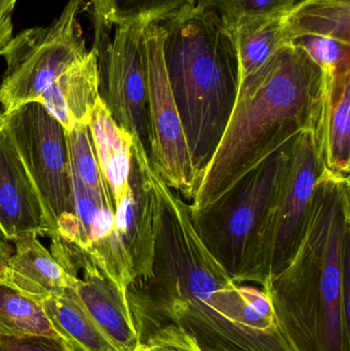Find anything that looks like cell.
Returning a JSON list of instances; mask_svg holds the SVG:
<instances>
[{
	"instance_id": "obj_1",
	"label": "cell",
	"mask_w": 350,
	"mask_h": 351,
	"mask_svg": "<svg viewBox=\"0 0 350 351\" xmlns=\"http://www.w3.org/2000/svg\"><path fill=\"white\" fill-rule=\"evenodd\" d=\"M158 221L151 276L127 290L134 321L155 309L181 326L203 348L244 351L253 333L244 301L232 280L199 239L190 204L166 185L154 168Z\"/></svg>"
},
{
	"instance_id": "obj_2",
	"label": "cell",
	"mask_w": 350,
	"mask_h": 351,
	"mask_svg": "<svg viewBox=\"0 0 350 351\" xmlns=\"http://www.w3.org/2000/svg\"><path fill=\"white\" fill-rule=\"evenodd\" d=\"M324 86L320 66L296 45L281 47L240 78L229 121L189 204L191 210L215 202L298 134L314 131Z\"/></svg>"
},
{
	"instance_id": "obj_3",
	"label": "cell",
	"mask_w": 350,
	"mask_h": 351,
	"mask_svg": "<svg viewBox=\"0 0 350 351\" xmlns=\"http://www.w3.org/2000/svg\"><path fill=\"white\" fill-rule=\"evenodd\" d=\"M263 290L291 351H349L350 202L318 189L291 262Z\"/></svg>"
},
{
	"instance_id": "obj_4",
	"label": "cell",
	"mask_w": 350,
	"mask_h": 351,
	"mask_svg": "<svg viewBox=\"0 0 350 351\" xmlns=\"http://www.w3.org/2000/svg\"><path fill=\"white\" fill-rule=\"evenodd\" d=\"M158 24L166 76L201 182L238 96L236 41L214 12L197 5Z\"/></svg>"
},
{
	"instance_id": "obj_5",
	"label": "cell",
	"mask_w": 350,
	"mask_h": 351,
	"mask_svg": "<svg viewBox=\"0 0 350 351\" xmlns=\"http://www.w3.org/2000/svg\"><path fill=\"white\" fill-rule=\"evenodd\" d=\"M293 141L242 176L215 202L190 208L199 239L236 284L256 282L261 239Z\"/></svg>"
},
{
	"instance_id": "obj_6",
	"label": "cell",
	"mask_w": 350,
	"mask_h": 351,
	"mask_svg": "<svg viewBox=\"0 0 350 351\" xmlns=\"http://www.w3.org/2000/svg\"><path fill=\"white\" fill-rule=\"evenodd\" d=\"M84 0H69L47 27L27 29L14 36L3 57L6 70L0 84L3 112L36 102L45 90L86 53L79 22Z\"/></svg>"
},
{
	"instance_id": "obj_7",
	"label": "cell",
	"mask_w": 350,
	"mask_h": 351,
	"mask_svg": "<svg viewBox=\"0 0 350 351\" xmlns=\"http://www.w3.org/2000/svg\"><path fill=\"white\" fill-rule=\"evenodd\" d=\"M0 127L10 137L34 186L51 239L58 221L73 213L67 132L37 102L10 112L0 109Z\"/></svg>"
},
{
	"instance_id": "obj_8",
	"label": "cell",
	"mask_w": 350,
	"mask_h": 351,
	"mask_svg": "<svg viewBox=\"0 0 350 351\" xmlns=\"http://www.w3.org/2000/svg\"><path fill=\"white\" fill-rule=\"evenodd\" d=\"M324 170L314 131L298 134L261 239L257 284L264 287L281 274L297 252L308 226L316 182Z\"/></svg>"
},
{
	"instance_id": "obj_9",
	"label": "cell",
	"mask_w": 350,
	"mask_h": 351,
	"mask_svg": "<svg viewBox=\"0 0 350 351\" xmlns=\"http://www.w3.org/2000/svg\"><path fill=\"white\" fill-rule=\"evenodd\" d=\"M148 24L125 23L107 38L109 27L96 23L99 96L119 127L151 150L148 111L147 72L144 53V30Z\"/></svg>"
},
{
	"instance_id": "obj_10",
	"label": "cell",
	"mask_w": 350,
	"mask_h": 351,
	"mask_svg": "<svg viewBox=\"0 0 350 351\" xmlns=\"http://www.w3.org/2000/svg\"><path fill=\"white\" fill-rule=\"evenodd\" d=\"M151 150L149 158L168 187L192 200L199 185L164 67L162 29L149 23L144 30Z\"/></svg>"
},
{
	"instance_id": "obj_11",
	"label": "cell",
	"mask_w": 350,
	"mask_h": 351,
	"mask_svg": "<svg viewBox=\"0 0 350 351\" xmlns=\"http://www.w3.org/2000/svg\"><path fill=\"white\" fill-rule=\"evenodd\" d=\"M70 181L73 213L58 221L51 241L92 256L99 267L127 295L135 278L117 237L114 202L90 191L71 173Z\"/></svg>"
},
{
	"instance_id": "obj_12",
	"label": "cell",
	"mask_w": 350,
	"mask_h": 351,
	"mask_svg": "<svg viewBox=\"0 0 350 351\" xmlns=\"http://www.w3.org/2000/svg\"><path fill=\"white\" fill-rule=\"evenodd\" d=\"M153 174L154 167L145 149L134 139L129 187L115 208V228L135 280L151 276L158 221Z\"/></svg>"
},
{
	"instance_id": "obj_13",
	"label": "cell",
	"mask_w": 350,
	"mask_h": 351,
	"mask_svg": "<svg viewBox=\"0 0 350 351\" xmlns=\"http://www.w3.org/2000/svg\"><path fill=\"white\" fill-rule=\"evenodd\" d=\"M25 234L49 237V227L26 169L0 127V237L14 241Z\"/></svg>"
},
{
	"instance_id": "obj_14",
	"label": "cell",
	"mask_w": 350,
	"mask_h": 351,
	"mask_svg": "<svg viewBox=\"0 0 350 351\" xmlns=\"http://www.w3.org/2000/svg\"><path fill=\"white\" fill-rule=\"evenodd\" d=\"M78 278L76 292L97 325L118 351H135L141 344L127 295L99 267L88 262Z\"/></svg>"
},
{
	"instance_id": "obj_15",
	"label": "cell",
	"mask_w": 350,
	"mask_h": 351,
	"mask_svg": "<svg viewBox=\"0 0 350 351\" xmlns=\"http://www.w3.org/2000/svg\"><path fill=\"white\" fill-rule=\"evenodd\" d=\"M324 75L314 137L325 169L332 174L349 178L350 69Z\"/></svg>"
},
{
	"instance_id": "obj_16",
	"label": "cell",
	"mask_w": 350,
	"mask_h": 351,
	"mask_svg": "<svg viewBox=\"0 0 350 351\" xmlns=\"http://www.w3.org/2000/svg\"><path fill=\"white\" fill-rule=\"evenodd\" d=\"M99 99L98 59L94 47L62 74L36 102L69 132L90 125Z\"/></svg>"
},
{
	"instance_id": "obj_17",
	"label": "cell",
	"mask_w": 350,
	"mask_h": 351,
	"mask_svg": "<svg viewBox=\"0 0 350 351\" xmlns=\"http://www.w3.org/2000/svg\"><path fill=\"white\" fill-rule=\"evenodd\" d=\"M14 250L3 274L25 294L42 302L47 297L75 289L78 278L70 276L35 234H25L12 241Z\"/></svg>"
},
{
	"instance_id": "obj_18",
	"label": "cell",
	"mask_w": 350,
	"mask_h": 351,
	"mask_svg": "<svg viewBox=\"0 0 350 351\" xmlns=\"http://www.w3.org/2000/svg\"><path fill=\"white\" fill-rule=\"evenodd\" d=\"M103 176L110 188L115 208L127 194L134 138L119 127L99 99L88 125Z\"/></svg>"
},
{
	"instance_id": "obj_19",
	"label": "cell",
	"mask_w": 350,
	"mask_h": 351,
	"mask_svg": "<svg viewBox=\"0 0 350 351\" xmlns=\"http://www.w3.org/2000/svg\"><path fill=\"white\" fill-rule=\"evenodd\" d=\"M42 307L70 351H118L86 311L76 288L47 297Z\"/></svg>"
},
{
	"instance_id": "obj_20",
	"label": "cell",
	"mask_w": 350,
	"mask_h": 351,
	"mask_svg": "<svg viewBox=\"0 0 350 351\" xmlns=\"http://www.w3.org/2000/svg\"><path fill=\"white\" fill-rule=\"evenodd\" d=\"M293 45L300 37H330L350 45V0H297L285 14Z\"/></svg>"
},
{
	"instance_id": "obj_21",
	"label": "cell",
	"mask_w": 350,
	"mask_h": 351,
	"mask_svg": "<svg viewBox=\"0 0 350 351\" xmlns=\"http://www.w3.org/2000/svg\"><path fill=\"white\" fill-rule=\"evenodd\" d=\"M0 333L45 336L62 341L43 311L42 302L25 294L0 274Z\"/></svg>"
},
{
	"instance_id": "obj_22",
	"label": "cell",
	"mask_w": 350,
	"mask_h": 351,
	"mask_svg": "<svg viewBox=\"0 0 350 351\" xmlns=\"http://www.w3.org/2000/svg\"><path fill=\"white\" fill-rule=\"evenodd\" d=\"M285 14L242 27L232 34L238 49L240 78L261 67L281 47L292 45L286 30Z\"/></svg>"
},
{
	"instance_id": "obj_23",
	"label": "cell",
	"mask_w": 350,
	"mask_h": 351,
	"mask_svg": "<svg viewBox=\"0 0 350 351\" xmlns=\"http://www.w3.org/2000/svg\"><path fill=\"white\" fill-rule=\"evenodd\" d=\"M96 23L118 26L125 23H160L189 10L197 0H92Z\"/></svg>"
},
{
	"instance_id": "obj_24",
	"label": "cell",
	"mask_w": 350,
	"mask_h": 351,
	"mask_svg": "<svg viewBox=\"0 0 350 351\" xmlns=\"http://www.w3.org/2000/svg\"><path fill=\"white\" fill-rule=\"evenodd\" d=\"M297 0H197L195 5L211 10L234 34L242 27L259 24L287 14Z\"/></svg>"
},
{
	"instance_id": "obj_25",
	"label": "cell",
	"mask_w": 350,
	"mask_h": 351,
	"mask_svg": "<svg viewBox=\"0 0 350 351\" xmlns=\"http://www.w3.org/2000/svg\"><path fill=\"white\" fill-rule=\"evenodd\" d=\"M67 143L70 173L90 191L113 199L110 188L99 165L90 127L82 125L67 132Z\"/></svg>"
},
{
	"instance_id": "obj_26",
	"label": "cell",
	"mask_w": 350,
	"mask_h": 351,
	"mask_svg": "<svg viewBox=\"0 0 350 351\" xmlns=\"http://www.w3.org/2000/svg\"><path fill=\"white\" fill-rule=\"evenodd\" d=\"M293 45H299L320 66L326 75H334L350 69V45L330 37H300Z\"/></svg>"
},
{
	"instance_id": "obj_27",
	"label": "cell",
	"mask_w": 350,
	"mask_h": 351,
	"mask_svg": "<svg viewBox=\"0 0 350 351\" xmlns=\"http://www.w3.org/2000/svg\"><path fill=\"white\" fill-rule=\"evenodd\" d=\"M141 343L148 351H203L197 338L175 324L150 332Z\"/></svg>"
},
{
	"instance_id": "obj_28",
	"label": "cell",
	"mask_w": 350,
	"mask_h": 351,
	"mask_svg": "<svg viewBox=\"0 0 350 351\" xmlns=\"http://www.w3.org/2000/svg\"><path fill=\"white\" fill-rule=\"evenodd\" d=\"M0 351H70L55 338L0 333Z\"/></svg>"
},
{
	"instance_id": "obj_29",
	"label": "cell",
	"mask_w": 350,
	"mask_h": 351,
	"mask_svg": "<svg viewBox=\"0 0 350 351\" xmlns=\"http://www.w3.org/2000/svg\"><path fill=\"white\" fill-rule=\"evenodd\" d=\"M14 4V0H0V56L5 53L14 38L12 14Z\"/></svg>"
},
{
	"instance_id": "obj_30",
	"label": "cell",
	"mask_w": 350,
	"mask_h": 351,
	"mask_svg": "<svg viewBox=\"0 0 350 351\" xmlns=\"http://www.w3.org/2000/svg\"><path fill=\"white\" fill-rule=\"evenodd\" d=\"M12 252H14V249L10 247L8 241L0 237V274L8 263V258L10 257Z\"/></svg>"
},
{
	"instance_id": "obj_31",
	"label": "cell",
	"mask_w": 350,
	"mask_h": 351,
	"mask_svg": "<svg viewBox=\"0 0 350 351\" xmlns=\"http://www.w3.org/2000/svg\"><path fill=\"white\" fill-rule=\"evenodd\" d=\"M135 351H148V350H146L145 346H144L143 343H141V344H140L139 346H138L137 350H136Z\"/></svg>"
},
{
	"instance_id": "obj_32",
	"label": "cell",
	"mask_w": 350,
	"mask_h": 351,
	"mask_svg": "<svg viewBox=\"0 0 350 351\" xmlns=\"http://www.w3.org/2000/svg\"><path fill=\"white\" fill-rule=\"evenodd\" d=\"M203 351H218V350H205V348H203Z\"/></svg>"
},
{
	"instance_id": "obj_33",
	"label": "cell",
	"mask_w": 350,
	"mask_h": 351,
	"mask_svg": "<svg viewBox=\"0 0 350 351\" xmlns=\"http://www.w3.org/2000/svg\"><path fill=\"white\" fill-rule=\"evenodd\" d=\"M14 1H16V0H14Z\"/></svg>"
},
{
	"instance_id": "obj_34",
	"label": "cell",
	"mask_w": 350,
	"mask_h": 351,
	"mask_svg": "<svg viewBox=\"0 0 350 351\" xmlns=\"http://www.w3.org/2000/svg\"></svg>"
}]
</instances>
